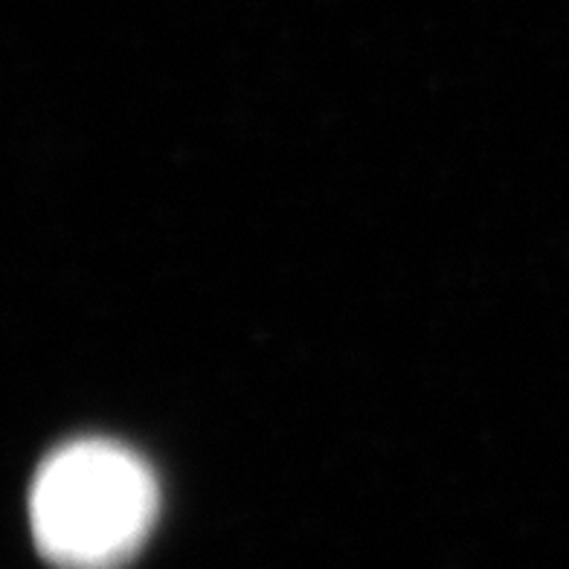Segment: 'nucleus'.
Here are the masks:
<instances>
[{"instance_id": "1", "label": "nucleus", "mask_w": 569, "mask_h": 569, "mask_svg": "<svg viewBox=\"0 0 569 569\" xmlns=\"http://www.w3.org/2000/svg\"><path fill=\"white\" fill-rule=\"evenodd\" d=\"M158 502V482L134 450L99 439L64 445L32 482V535L59 567L113 569L140 549Z\"/></svg>"}]
</instances>
